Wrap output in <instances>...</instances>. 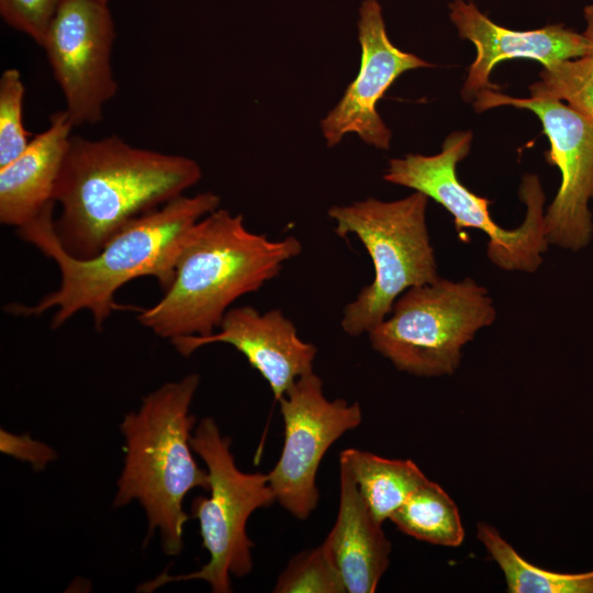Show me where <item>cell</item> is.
Listing matches in <instances>:
<instances>
[{
  "instance_id": "6da1fadb",
  "label": "cell",
  "mask_w": 593,
  "mask_h": 593,
  "mask_svg": "<svg viewBox=\"0 0 593 593\" xmlns=\"http://www.w3.org/2000/svg\"><path fill=\"white\" fill-rule=\"evenodd\" d=\"M54 205L49 204L33 221L16 228V234L55 261L60 284L34 305L11 304L7 310L32 316L56 309L53 328L87 310L96 328L102 331L111 313L122 309L114 295L125 283L139 277H154L164 291L170 287L189 232L219 209L220 197L213 192L178 197L131 221L89 259L75 258L61 247L54 228Z\"/></svg>"
},
{
  "instance_id": "7a4b0ae2",
  "label": "cell",
  "mask_w": 593,
  "mask_h": 593,
  "mask_svg": "<svg viewBox=\"0 0 593 593\" xmlns=\"http://www.w3.org/2000/svg\"><path fill=\"white\" fill-rule=\"evenodd\" d=\"M202 177L186 156L132 146L116 135H72L54 190L61 247L89 259L134 219L183 195Z\"/></svg>"
},
{
  "instance_id": "3957f363",
  "label": "cell",
  "mask_w": 593,
  "mask_h": 593,
  "mask_svg": "<svg viewBox=\"0 0 593 593\" xmlns=\"http://www.w3.org/2000/svg\"><path fill=\"white\" fill-rule=\"evenodd\" d=\"M301 250L294 236L269 239L248 231L243 215L216 209L191 228L172 283L156 304L139 309L136 320L169 340L208 336L237 299L259 290Z\"/></svg>"
},
{
  "instance_id": "277c9868",
  "label": "cell",
  "mask_w": 593,
  "mask_h": 593,
  "mask_svg": "<svg viewBox=\"0 0 593 593\" xmlns=\"http://www.w3.org/2000/svg\"><path fill=\"white\" fill-rule=\"evenodd\" d=\"M199 383L200 376L190 373L160 385L120 424L125 455L113 505L137 501L148 522L146 542L158 532L167 556L179 555L183 547L186 495L210 486L191 446L195 417L190 406Z\"/></svg>"
},
{
  "instance_id": "5b68a950",
  "label": "cell",
  "mask_w": 593,
  "mask_h": 593,
  "mask_svg": "<svg viewBox=\"0 0 593 593\" xmlns=\"http://www.w3.org/2000/svg\"><path fill=\"white\" fill-rule=\"evenodd\" d=\"M427 202L415 191L395 201L368 198L329 208L336 234L355 235L374 270L372 282L344 309L340 325L349 336L368 334L406 290L439 278L426 224Z\"/></svg>"
},
{
  "instance_id": "8992f818",
  "label": "cell",
  "mask_w": 593,
  "mask_h": 593,
  "mask_svg": "<svg viewBox=\"0 0 593 593\" xmlns=\"http://www.w3.org/2000/svg\"><path fill=\"white\" fill-rule=\"evenodd\" d=\"M231 438L223 436L211 417L202 418L193 429L191 446L205 463L210 496H198L191 505L199 523L203 548L209 560L198 571L170 575L167 572L138 586L153 592L166 583L202 580L214 593H228L231 575L243 578L253 570L251 548L247 536L249 516L276 501L268 473L243 472L231 452Z\"/></svg>"
},
{
  "instance_id": "52a82bcc",
  "label": "cell",
  "mask_w": 593,
  "mask_h": 593,
  "mask_svg": "<svg viewBox=\"0 0 593 593\" xmlns=\"http://www.w3.org/2000/svg\"><path fill=\"white\" fill-rule=\"evenodd\" d=\"M472 138L471 131L452 132L438 154H407L390 159L383 179L424 193L439 203L452 215L459 234L467 228L484 232L489 237L488 257L500 269L535 272L549 245L540 181L533 174L523 177L519 198L526 206L525 219L512 230L500 226L490 214L491 201L470 191L457 176V165L469 154Z\"/></svg>"
},
{
  "instance_id": "ba28073f",
  "label": "cell",
  "mask_w": 593,
  "mask_h": 593,
  "mask_svg": "<svg viewBox=\"0 0 593 593\" xmlns=\"http://www.w3.org/2000/svg\"><path fill=\"white\" fill-rule=\"evenodd\" d=\"M496 311L488 290L471 278H438L413 287L395 301L391 313L369 333L372 348L396 369L417 377L451 374L461 349Z\"/></svg>"
},
{
  "instance_id": "9c48e42d",
  "label": "cell",
  "mask_w": 593,
  "mask_h": 593,
  "mask_svg": "<svg viewBox=\"0 0 593 593\" xmlns=\"http://www.w3.org/2000/svg\"><path fill=\"white\" fill-rule=\"evenodd\" d=\"M284 425L281 455L268 473L276 501L292 516L306 519L316 508V474L331 446L358 427V403L328 400L314 371L300 377L278 401Z\"/></svg>"
},
{
  "instance_id": "30bf717a",
  "label": "cell",
  "mask_w": 593,
  "mask_h": 593,
  "mask_svg": "<svg viewBox=\"0 0 593 593\" xmlns=\"http://www.w3.org/2000/svg\"><path fill=\"white\" fill-rule=\"evenodd\" d=\"M473 109L483 112L512 105L535 113L550 149L546 160L559 168L561 183L544 215L547 240L562 248L579 250L593 234L589 201L593 199V123L561 101L514 98L497 90H481Z\"/></svg>"
},
{
  "instance_id": "8fae6325",
  "label": "cell",
  "mask_w": 593,
  "mask_h": 593,
  "mask_svg": "<svg viewBox=\"0 0 593 593\" xmlns=\"http://www.w3.org/2000/svg\"><path fill=\"white\" fill-rule=\"evenodd\" d=\"M115 29L109 3L65 0L42 45L74 126L96 124L115 96L111 53Z\"/></svg>"
},
{
  "instance_id": "7c38bea8",
  "label": "cell",
  "mask_w": 593,
  "mask_h": 593,
  "mask_svg": "<svg viewBox=\"0 0 593 593\" xmlns=\"http://www.w3.org/2000/svg\"><path fill=\"white\" fill-rule=\"evenodd\" d=\"M358 13L360 69L321 121V131L329 147L340 143L346 134L356 133L366 144L388 149L392 134L378 113L377 103L403 72L434 65L393 45L378 0H363Z\"/></svg>"
},
{
  "instance_id": "4fadbf2b",
  "label": "cell",
  "mask_w": 593,
  "mask_h": 593,
  "mask_svg": "<svg viewBox=\"0 0 593 593\" xmlns=\"http://www.w3.org/2000/svg\"><path fill=\"white\" fill-rule=\"evenodd\" d=\"M170 343L184 357L210 344L233 346L268 382L276 401L300 377L313 371L317 353L313 344L300 338L294 324L280 310L260 313L249 305L231 307L217 332Z\"/></svg>"
},
{
  "instance_id": "5bb4252c",
  "label": "cell",
  "mask_w": 593,
  "mask_h": 593,
  "mask_svg": "<svg viewBox=\"0 0 593 593\" xmlns=\"http://www.w3.org/2000/svg\"><path fill=\"white\" fill-rule=\"evenodd\" d=\"M448 8L459 36L473 43L477 49L461 89V97L467 102L473 101L481 90L499 89L490 76L503 60L526 58L550 67L561 60L581 57L589 49V40L583 33L561 23L514 31L494 23L472 1L452 0Z\"/></svg>"
},
{
  "instance_id": "9a60e30c",
  "label": "cell",
  "mask_w": 593,
  "mask_h": 593,
  "mask_svg": "<svg viewBox=\"0 0 593 593\" xmlns=\"http://www.w3.org/2000/svg\"><path fill=\"white\" fill-rule=\"evenodd\" d=\"M347 463L339 459V505L323 541L348 593H372L389 567L391 544Z\"/></svg>"
},
{
  "instance_id": "2e32d148",
  "label": "cell",
  "mask_w": 593,
  "mask_h": 593,
  "mask_svg": "<svg viewBox=\"0 0 593 593\" xmlns=\"http://www.w3.org/2000/svg\"><path fill=\"white\" fill-rule=\"evenodd\" d=\"M65 110L52 114L46 130L35 135L26 149L0 168V222L20 228L55 203L54 190L71 130Z\"/></svg>"
},
{
  "instance_id": "e0dca14e",
  "label": "cell",
  "mask_w": 593,
  "mask_h": 593,
  "mask_svg": "<svg viewBox=\"0 0 593 593\" xmlns=\"http://www.w3.org/2000/svg\"><path fill=\"white\" fill-rule=\"evenodd\" d=\"M339 459L349 467L366 504L381 524L427 480L410 459H388L355 448L343 450Z\"/></svg>"
},
{
  "instance_id": "ac0fdd59",
  "label": "cell",
  "mask_w": 593,
  "mask_h": 593,
  "mask_svg": "<svg viewBox=\"0 0 593 593\" xmlns=\"http://www.w3.org/2000/svg\"><path fill=\"white\" fill-rule=\"evenodd\" d=\"M477 537L501 568L510 593H593V571L563 573L539 568L486 523L478 524Z\"/></svg>"
},
{
  "instance_id": "d6986e66",
  "label": "cell",
  "mask_w": 593,
  "mask_h": 593,
  "mask_svg": "<svg viewBox=\"0 0 593 593\" xmlns=\"http://www.w3.org/2000/svg\"><path fill=\"white\" fill-rule=\"evenodd\" d=\"M404 534L445 547H458L465 538L459 510L448 493L428 479L390 517Z\"/></svg>"
},
{
  "instance_id": "ffe728a7",
  "label": "cell",
  "mask_w": 593,
  "mask_h": 593,
  "mask_svg": "<svg viewBox=\"0 0 593 593\" xmlns=\"http://www.w3.org/2000/svg\"><path fill=\"white\" fill-rule=\"evenodd\" d=\"M583 14L588 52L581 57L544 67L539 80L528 89L530 98L536 100L567 101L570 108L593 123V4L586 5Z\"/></svg>"
},
{
  "instance_id": "44dd1931",
  "label": "cell",
  "mask_w": 593,
  "mask_h": 593,
  "mask_svg": "<svg viewBox=\"0 0 593 593\" xmlns=\"http://www.w3.org/2000/svg\"><path fill=\"white\" fill-rule=\"evenodd\" d=\"M276 593H345L343 580L322 542L292 557L273 586Z\"/></svg>"
},
{
  "instance_id": "7402d4cb",
  "label": "cell",
  "mask_w": 593,
  "mask_h": 593,
  "mask_svg": "<svg viewBox=\"0 0 593 593\" xmlns=\"http://www.w3.org/2000/svg\"><path fill=\"white\" fill-rule=\"evenodd\" d=\"M24 92L20 71L5 69L0 78V168L20 156L30 143L23 124Z\"/></svg>"
},
{
  "instance_id": "603a6c76",
  "label": "cell",
  "mask_w": 593,
  "mask_h": 593,
  "mask_svg": "<svg viewBox=\"0 0 593 593\" xmlns=\"http://www.w3.org/2000/svg\"><path fill=\"white\" fill-rule=\"evenodd\" d=\"M65 0H0V15L42 47L49 26Z\"/></svg>"
},
{
  "instance_id": "cb8c5ba5",
  "label": "cell",
  "mask_w": 593,
  "mask_h": 593,
  "mask_svg": "<svg viewBox=\"0 0 593 593\" xmlns=\"http://www.w3.org/2000/svg\"><path fill=\"white\" fill-rule=\"evenodd\" d=\"M0 451L18 460L27 462L34 470H43L57 458L56 451L30 435H15L7 429L0 432Z\"/></svg>"
},
{
  "instance_id": "d4e9b609",
  "label": "cell",
  "mask_w": 593,
  "mask_h": 593,
  "mask_svg": "<svg viewBox=\"0 0 593 593\" xmlns=\"http://www.w3.org/2000/svg\"><path fill=\"white\" fill-rule=\"evenodd\" d=\"M99 1H102V2L109 3V1H110V0H99Z\"/></svg>"
}]
</instances>
